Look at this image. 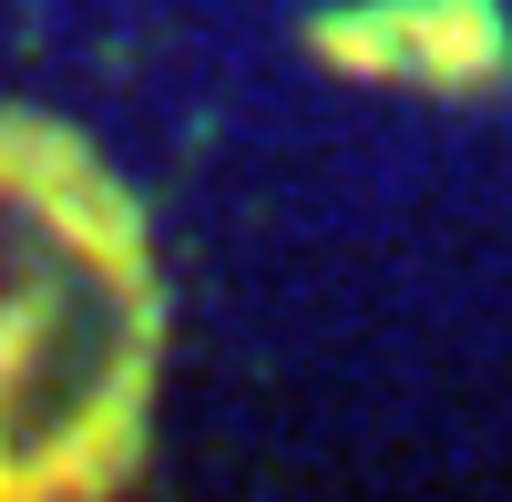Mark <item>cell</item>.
Instances as JSON below:
<instances>
[{"mask_svg":"<svg viewBox=\"0 0 512 502\" xmlns=\"http://www.w3.org/2000/svg\"><path fill=\"white\" fill-rule=\"evenodd\" d=\"M154 246L103 154L0 113V492H103L154 410Z\"/></svg>","mask_w":512,"mask_h":502,"instance_id":"obj_1","label":"cell"}]
</instances>
